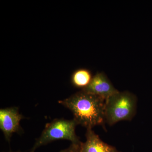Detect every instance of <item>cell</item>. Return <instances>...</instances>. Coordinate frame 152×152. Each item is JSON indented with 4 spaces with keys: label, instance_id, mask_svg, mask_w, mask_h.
Segmentation results:
<instances>
[{
    "label": "cell",
    "instance_id": "cell-1",
    "mask_svg": "<svg viewBox=\"0 0 152 152\" xmlns=\"http://www.w3.org/2000/svg\"><path fill=\"white\" fill-rule=\"evenodd\" d=\"M105 101L81 90L58 103L71 111L78 124L88 129L104 124Z\"/></svg>",
    "mask_w": 152,
    "mask_h": 152
},
{
    "label": "cell",
    "instance_id": "cell-2",
    "mask_svg": "<svg viewBox=\"0 0 152 152\" xmlns=\"http://www.w3.org/2000/svg\"><path fill=\"white\" fill-rule=\"evenodd\" d=\"M137 98L129 91H119L105 101V123L112 126L122 121H131L137 113Z\"/></svg>",
    "mask_w": 152,
    "mask_h": 152
},
{
    "label": "cell",
    "instance_id": "cell-3",
    "mask_svg": "<svg viewBox=\"0 0 152 152\" xmlns=\"http://www.w3.org/2000/svg\"><path fill=\"white\" fill-rule=\"evenodd\" d=\"M78 125L74 119H55L46 125L40 136L36 139L31 151L35 152L41 146L59 140H67L72 143L80 144L81 142L75 132Z\"/></svg>",
    "mask_w": 152,
    "mask_h": 152
},
{
    "label": "cell",
    "instance_id": "cell-4",
    "mask_svg": "<svg viewBox=\"0 0 152 152\" xmlns=\"http://www.w3.org/2000/svg\"><path fill=\"white\" fill-rule=\"evenodd\" d=\"M25 117L20 113L18 107H12L0 110V129L6 140L10 142L15 133L22 132L20 125L21 121Z\"/></svg>",
    "mask_w": 152,
    "mask_h": 152
},
{
    "label": "cell",
    "instance_id": "cell-5",
    "mask_svg": "<svg viewBox=\"0 0 152 152\" xmlns=\"http://www.w3.org/2000/svg\"><path fill=\"white\" fill-rule=\"evenodd\" d=\"M82 91L98 96L105 100L119 91L104 72L97 73L93 76L89 85Z\"/></svg>",
    "mask_w": 152,
    "mask_h": 152
},
{
    "label": "cell",
    "instance_id": "cell-6",
    "mask_svg": "<svg viewBox=\"0 0 152 152\" xmlns=\"http://www.w3.org/2000/svg\"><path fill=\"white\" fill-rule=\"evenodd\" d=\"M86 141L80 145L81 152H118L115 147L102 140L92 129H87Z\"/></svg>",
    "mask_w": 152,
    "mask_h": 152
},
{
    "label": "cell",
    "instance_id": "cell-7",
    "mask_svg": "<svg viewBox=\"0 0 152 152\" xmlns=\"http://www.w3.org/2000/svg\"><path fill=\"white\" fill-rule=\"evenodd\" d=\"M93 76L89 70L79 69L74 72L71 77V82L74 87L83 89L91 81Z\"/></svg>",
    "mask_w": 152,
    "mask_h": 152
},
{
    "label": "cell",
    "instance_id": "cell-8",
    "mask_svg": "<svg viewBox=\"0 0 152 152\" xmlns=\"http://www.w3.org/2000/svg\"><path fill=\"white\" fill-rule=\"evenodd\" d=\"M80 144L71 143L70 145L67 148L61 150L59 152H81Z\"/></svg>",
    "mask_w": 152,
    "mask_h": 152
},
{
    "label": "cell",
    "instance_id": "cell-9",
    "mask_svg": "<svg viewBox=\"0 0 152 152\" xmlns=\"http://www.w3.org/2000/svg\"><path fill=\"white\" fill-rule=\"evenodd\" d=\"M21 152V151H9V152ZM33 152V151H30V152Z\"/></svg>",
    "mask_w": 152,
    "mask_h": 152
}]
</instances>
